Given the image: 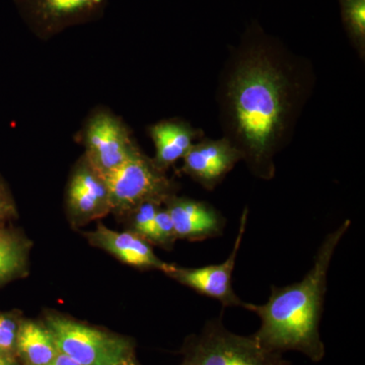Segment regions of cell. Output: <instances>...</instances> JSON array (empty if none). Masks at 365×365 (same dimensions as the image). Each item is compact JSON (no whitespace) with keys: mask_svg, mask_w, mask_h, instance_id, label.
<instances>
[{"mask_svg":"<svg viewBox=\"0 0 365 365\" xmlns=\"http://www.w3.org/2000/svg\"><path fill=\"white\" fill-rule=\"evenodd\" d=\"M109 0H14L21 20L41 40L52 39L71 26L97 21Z\"/></svg>","mask_w":365,"mask_h":365,"instance_id":"cell-7","label":"cell"},{"mask_svg":"<svg viewBox=\"0 0 365 365\" xmlns=\"http://www.w3.org/2000/svg\"><path fill=\"white\" fill-rule=\"evenodd\" d=\"M248 218L249 208L246 207L242 211L234 247L227 260L220 264L199 268L179 267L172 264V267L165 275L176 280L180 284L195 290L198 294L217 300L223 307H244L245 302L235 294L232 288V274L246 232Z\"/></svg>","mask_w":365,"mask_h":365,"instance_id":"cell-8","label":"cell"},{"mask_svg":"<svg viewBox=\"0 0 365 365\" xmlns=\"http://www.w3.org/2000/svg\"><path fill=\"white\" fill-rule=\"evenodd\" d=\"M163 205L155 201H148L137 206L124 217L128 225V230L150 242L155 227V216Z\"/></svg>","mask_w":365,"mask_h":365,"instance_id":"cell-17","label":"cell"},{"mask_svg":"<svg viewBox=\"0 0 365 365\" xmlns=\"http://www.w3.org/2000/svg\"><path fill=\"white\" fill-rule=\"evenodd\" d=\"M45 325L60 353L81 365H116L132 356L131 342L58 314L46 316Z\"/></svg>","mask_w":365,"mask_h":365,"instance_id":"cell-5","label":"cell"},{"mask_svg":"<svg viewBox=\"0 0 365 365\" xmlns=\"http://www.w3.org/2000/svg\"><path fill=\"white\" fill-rule=\"evenodd\" d=\"M345 220L327 235L314 258L311 270L299 282L271 287L264 304H247L244 309L258 314L260 329L253 334L262 345L273 351H297L319 362L325 356L319 323L323 314L329 269L338 245L349 230Z\"/></svg>","mask_w":365,"mask_h":365,"instance_id":"cell-2","label":"cell"},{"mask_svg":"<svg viewBox=\"0 0 365 365\" xmlns=\"http://www.w3.org/2000/svg\"><path fill=\"white\" fill-rule=\"evenodd\" d=\"M155 144L153 162L158 169L167 173L178 160H182L196 141L204 137V132L182 118L160 120L148 128Z\"/></svg>","mask_w":365,"mask_h":365,"instance_id":"cell-13","label":"cell"},{"mask_svg":"<svg viewBox=\"0 0 365 365\" xmlns=\"http://www.w3.org/2000/svg\"><path fill=\"white\" fill-rule=\"evenodd\" d=\"M314 85L312 62L258 21L230 48L215 93L220 123L257 179L275 177V158L292 141Z\"/></svg>","mask_w":365,"mask_h":365,"instance_id":"cell-1","label":"cell"},{"mask_svg":"<svg viewBox=\"0 0 365 365\" xmlns=\"http://www.w3.org/2000/svg\"><path fill=\"white\" fill-rule=\"evenodd\" d=\"M81 140L83 155L102 177L114 172L139 148L123 120L103 107L96 108L86 118Z\"/></svg>","mask_w":365,"mask_h":365,"instance_id":"cell-6","label":"cell"},{"mask_svg":"<svg viewBox=\"0 0 365 365\" xmlns=\"http://www.w3.org/2000/svg\"><path fill=\"white\" fill-rule=\"evenodd\" d=\"M178 240L201 242L223 234L227 220L215 206L189 197L170 196L165 204Z\"/></svg>","mask_w":365,"mask_h":365,"instance_id":"cell-11","label":"cell"},{"mask_svg":"<svg viewBox=\"0 0 365 365\" xmlns=\"http://www.w3.org/2000/svg\"><path fill=\"white\" fill-rule=\"evenodd\" d=\"M18 217V208L13 194L4 178L0 175V225H9Z\"/></svg>","mask_w":365,"mask_h":365,"instance_id":"cell-20","label":"cell"},{"mask_svg":"<svg viewBox=\"0 0 365 365\" xmlns=\"http://www.w3.org/2000/svg\"><path fill=\"white\" fill-rule=\"evenodd\" d=\"M47 365H81L78 364V362L72 360L71 357L67 356V355L63 354V353H59L55 359L53 360L52 362H50L49 364Z\"/></svg>","mask_w":365,"mask_h":365,"instance_id":"cell-21","label":"cell"},{"mask_svg":"<svg viewBox=\"0 0 365 365\" xmlns=\"http://www.w3.org/2000/svg\"><path fill=\"white\" fill-rule=\"evenodd\" d=\"M23 319L18 312H0V355L13 356Z\"/></svg>","mask_w":365,"mask_h":365,"instance_id":"cell-18","label":"cell"},{"mask_svg":"<svg viewBox=\"0 0 365 365\" xmlns=\"http://www.w3.org/2000/svg\"><path fill=\"white\" fill-rule=\"evenodd\" d=\"M116 365H138L136 364L135 360H134L133 356L128 357V359L122 360L121 362Z\"/></svg>","mask_w":365,"mask_h":365,"instance_id":"cell-23","label":"cell"},{"mask_svg":"<svg viewBox=\"0 0 365 365\" xmlns=\"http://www.w3.org/2000/svg\"><path fill=\"white\" fill-rule=\"evenodd\" d=\"M32 242L20 230L0 225V287L26 275Z\"/></svg>","mask_w":365,"mask_h":365,"instance_id":"cell-15","label":"cell"},{"mask_svg":"<svg viewBox=\"0 0 365 365\" xmlns=\"http://www.w3.org/2000/svg\"><path fill=\"white\" fill-rule=\"evenodd\" d=\"M180 172L187 175L207 191H213L225 177L242 162L239 150L222 136L212 139L204 136L192 145L182 158Z\"/></svg>","mask_w":365,"mask_h":365,"instance_id":"cell-10","label":"cell"},{"mask_svg":"<svg viewBox=\"0 0 365 365\" xmlns=\"http://www.w3.org/2000/svg\"><path fill=\"white\" fill-rule=\"evenodd\" d=\"M86 239L96 248L104 250L118 260L141 270H158L167 273L172 264L165 263L158 258L153 245L130 230L118 232L110 230L103 223L91 232H86Z\"/></svg>","mask_w":365,"mask_h":365,"instance_id":"cell-12","label":"cell"},{"mask_svg":"<svg viewBox=\"0 0 365 365\" xmlns=\"http://www.w3.org/2000/svg\"><path fill=\"white\" fill-rule=\"evenodd\" d=\"M0 365H16V364L14 361V356L0 355Z\"/></svg>","mask_w":365,"mask_h":365,"instance_id":"cell-22","label":"cell"},{"mask_svg":"<svg viewBox=\"0 0 365 365\" xmlns=\"http://www.w3.org/2000/svg\"><path fill=\"white\" fill-rule=\"evenodd\" d=\"M346 36L360 59H365V0H338Z\"/></svg>","mask_w":365,"mask_h":365,"instance_id":"cell-16","label":"cell"},{"mask_svg":"<svg viewBox=\"0 0 365 365\" xmlns=\"http://www.w3.org/2000/svg\"><path fill=\"white\" fill-rule=\"evenodd\" d=\"M103 178L109 189L112 213L123 218L144 202L165 204L179 190V184L158 169L153 158L144 155L140 148L123 165Z\"/></svg>","mask_w":365,"mask_h":365,"instance_id":"cell-4","label":"cell"},{"mask_svg":"<svg viewBox=\"0 0 365 365\" xmlns=\"http://www.w3.org/2000/svg\"><path fill=\"white\" fill-rule=\"evenodd\" d=\"M58 348L45 324L23 319L16 340V354L26 365H47L59 354Z\"/></svg>","mask_w":365,"mask_h":365,"instance_id":"cell-14","label":"cell"},{"mask_svg":"<svg viewBox=\"0 0 365 365\" xmlns=\"http://www.w3.org/2000/svg\"><path fill=\"white\" fill-rule=\"evenodd\" d=\"M177 240L174 223L167 208L163 205L158 209L155 216V227H153L150 242L165 250H172Z\"/></svg>","mask_w":365,"mask_h":365,"instance_id":"cell-19","label":"cell"},{"mask_svg":"<svg viewBox=\"0 0 365 365\" xmlns=\"http://www.w3.org/2000/svg\"><path fill=\"white\" fill-rule=\"evenodd\" d=\"M180 365H290L282 353L261 344L254 335L228 331L222 316L209 319L199 335L189 338Z\"/></svg>","mask_w":365,"mask_h":365,"instance_id":"cell-3","label":"cell"},{"mask_svg":"<svg viewBox=\"0 0 365 365\" xmlns=\"http://www.w3.org/2000/svg\"><path fill=\"white\" fill-rule=\"evenodd\" d=\"M66 205L67 218L76 228L112 212L107 182L91 167L85 155L72 169L67 184Z\"/></svg>","mask_w":365,"mask_h":365,"instance_id":"cell-9","label":"cell"}]
</instances>
